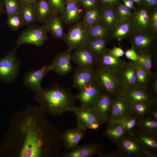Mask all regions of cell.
Segmentation results:
<instances>
[{
	"label": "cell",
	"instance_id": "1",
	"mask_svg": "<svg viewBox=\"0 0 157 157\" xmlns=\"http://www.w3.org/2000/svg\"><path fill=\"white\" fill-rule=\"evenodd\" d=\"M38 105H29L13 115L6 144L11 157H56L62 144V134L49 122Z\"/></svg>",
	"mask_w": 157,
	"mask_h": 157
},
{
	"label": "cell",
	"instance_id": "2",
	"mask_svg": "<svg viewBox=\"0 0 157 157\" xmlns=\"http://www.w3.org/2000/svg\"><path fill=\"white\" fill-rule=\"evenodd\" d=\"M34 100L45 114L54 116L65 113L74 112L76 106V99L70 90L57 84L43 88L35 93Z\"/></svg>",
	"mask_w": 157,
	"mask_h": 157
},
{
	"label": "cell",
	"instance_id": "3",
	"mask_svg": "<svg viewBox=\"0 0 157 157\" xmlns=\"http://www.w3.org/2000/svg\"><path fill=\"white\" fill-rule=\"evenodd\" d=\"M17 49L14 47L5 56L0 59V81L10 83L18 76L21 62L16 55Z\"/></svg>",
	"mask_w": 157,
	"mask_h": 157
},
{
	"label": "cell",
	"instance_id": "4",
	"mask_svg": "<svg viewBox=\"0 0 157 157\" xmlns=\"http://www.w3.org/2000/svg\"><path fill=\"white\" fill-rule=\"evenodd\" d=\"M89 28L83 22H77L69 29L63 38L72 51L86 46L90 41L88 34Z\"/></svg>",
	"mask_w": 157,
	"mask_h": 157
},
{
	"label": "cell",
	"instance_id": "5",
	"mask_svg": "<svg viewBox=\"0 0 157 157\" xmlns=\"http://www.w3.org/2000/svg\"><path fill=\"white\" fill-rule=\"evenodd\" d=\"M118 74L98 68L95 70V81L102 89L116 94L125 87Z\"/></svg>",
	"mask_w": 157,
	"mask_h": 157
},
{
	"label": "cell",
	"instance_id": "6",
	"mask_svg": "<svg viewBox=\"0 0 157 157\" xmlns=\"http://www.w3.org/2000/svg\"><path fill=\"white\" fill-rule=\"evenodd\" d=\"M47 32V27L44 24L29 26L18 37L16 41V47L17 48L21 45L26 44L41 46L48 39Z\"/></svg>",
	"mask_w": 157,
	"mask_h": 157
},
{
	"label": "cell",
	"instance_id": "7",
	"mask_svg": "<svg viewBox=\"0 0 157 157\" xmlns=\"http://www.w3.org/2000/svg\"><path fill=\"white\" fill-rule=\"evenodd\" d=\"M73 112L76 115L78 126L86 130H95L101 124L92 106L76 107Z\"/></svg>",
	"mask_w": 157,
	"mask_h": 157
},
{
	"label": "cell",
	"instance_id": "8",
	"mask_svg": "<svg viewBox=\"0 0 157 157\" xmlns=\"http://www.w3.org/2000/svg\"><path fill=\"white\" fill-rule=\"evenodd\" d=\"M102 89L96 81L87 85L75 95L81 106H92L103 93Z\"/></svg>",
	"mask_w": 157,
	"mask_h": 157
},
{
	"label": "cell",
	"instance_id": "9",
	"mask_svg": "<svg viewBox=\"0 0 157 157\" xmlns=\"http://www.w3.org/2000/svg\"><path fill=\"white\" fill-rule=\"evenodd\" d=\"M51 70L49 65L46 64L38 69L27 72L24 74L23 84L32 91L36 93L42 89V81Z\"/></svg>",
	"mask_w": 157,
	"mask_h": 157
},
{
	"label": "cell",
	"instance_id": "10",
	"mask_svg": "<svg viewBox=\"0 0 157 157\" xmlns=\"http://www.w3.org/2000/svg\"><path fill=\"white\" fill-rule=\"evenodd\" d=\"M125 62L113 56L110 50L106 49L100 56L97 57L98 68L118 74L120 72Z\"/></svg>",
	"mask_w": 157,
	"mask_h": 157
},
{
	"label": "cell",
	"instance_id": "11",
	"mask_svg": "<svg viewBox=\"0 0 157 157\" xmlns=\"http://www.w3.org/2000/svg\"><path fill=\"white\" fill-rule=\"evenodd\" d=\"M71 50H67L58 53L49 65L51 70H53L58 74L64 76L72 72L73 67L71 63Z\"/></svg>",
	"mask_w": 157,
	"mask_h": 157
},
{
	"label": "cell",
	"instance_id": "12",
	"mask_svg": "<svg viewBox=\"0 0 157 157\" xmlns=\"http://www.w3.org/2000/svg\"><path fill=\"white\" fill-rule=\"evenodd\" d=\"M149 9L142 6L134 10L132 18L134 30L146 32L150 29L152 14Z\"/></svg>",
	"mask_w": 157,
	"mask_h": 157
},
{
	"label": "cell",
	"instance_id": "13",
	"mask_svg": "<svg viewBox=\"0 0 157 157\" xmlns=\"http://www.w3.org/2000/svg\"><path fill=\"white\" fill-rule=\"evenodd\" d=\"M73 87L80 90L95 81V70L92 68L77 67L73 77Z\"/></svg>",
	"mask_w": 157,
	"mask_h": 157
},
{
	"label": "cell",
	"instance_id": "14",
	"mask_svg": "<svg viewBox=\"0 0 157 157\" xmlns=\"http://www.w3.org/2000/svg\"><path fill=\"white\" fill-rule=\"evenodd\" d=\"M113 101L109 93H103L92 106L101 124L106 121L110 115Z\"/></svg>",
	"mask_w": 157,
	"mask_h": 157
},
{
	"label": "cell",
	"instance_id": "15",
	"mask_svg": "<svg viewBox=\"0 0 157 157\" xmlns=\"http://www.w3.org/2000/svg\"><path fill=\"white\" fill-rule=\"evenodd\" d=\"M97 57L86 46L76 49L72 55V59L77 67L92 68L96 63Z\"/></svg>",
	"mask_w": 157,
	"mask_h": 157
},
{
	"label": "cell",
	"instance_id": "16",
	"mask_svg": "<svg viewBox=\"0 0 157 157\" xmlns=\"http://www.w3.org/2000/svg\"><path fill=\"white\" fill-rule=\"evenodd\" d=\"M87 130L77 126L66 131L62 134V145L66 149H72L78 146Z\"/></svg>",
	"mask_w": 157,
	"mask_h": 157
},
{
	"label": "cell",
	"instance_id": "17",
	"mask_svg": "<svg viewBox=\"0 0 157 157\" xmlns=\"http://www.w3.org/2000/svg\"><path fill=\"white\" fill-rule=\"evenodd\" d=\"M83 11V8L79 2H72L65 4L61 15L62 21L65 23L70 24L78 22Z\"/></svg>",
	"mask_w": 157,
	"mask_h": 157
},
{
	"label": "cell",
	"instance_id": "18",
	"mask_svg": "<svg viewBox=\"0 0 157 157\" xmlns=\"http://www.w3.org/2000/svg\"><path fill=\"white\" fill-rule=\"evenodd\" d=\"M129 104L124 97H118L113 101L110 115L112 121L119 120L128 116Z\"/></svg>",
	"mask_w": 157,
	"mask_h": 157
},
{
	"label": "cell",
	"instance_id": "19",
	"mask_svg": "<svg viewBox=\"0 0 157 157\" xmlns=\"http://www.w3.org/2000/svg\"><path fill=\"white\" fill-rule=\"evenodd\" d=\"M125 88L124 97L129 104L133 105L139 102H149V99L147 93L138 85Z\"/></svg>",
	"mask_w": 157,
	"mask_h": 157
},
{
	"label": "cell",
	"instance_id": "20",
	"mask_svg": "<svg viewBox=\"0 0 157 157\" xmlns=\"http://www.w3.org/2000/svg\"><path fill=\"white\" fill-rule=\"evenodd\" d=\"M134 30L132 19L118 22L111 30V36L121 41L130 35Z\"/></svg>",
	"mask_w": 157,
	"mask_h": 157
},
{
	"label": "cell",
	"instance_id": "21",
	"mask_svg": "<svg viewBox=\"0 0 157 157\" xmlns=\"http://www.w3.org/2000/svg\"><path fill=\"white\" fill-rule=\"evenodd\" d=\"M99 146L95 144H85L77 146L69 152L62 154V157H90L97 153Z\"/></svg>",
	"mask_w": 157,
	"mask_h": 157
},
{
	"label": "cell",
	"instance_id": "22",
	"mask_svg": "<svg viewBox=\"0 0 157 157\" xmlns=\"http://www.w3.org/2000/svg\"><path fill=\"white\" fill-rule=\"evenodd\" d=\"M35 7L37 21L43 24L54 13L47 0H37Z\"/></svg>",
	"mask_w": 157,
	"mask_h": 157
},
{
	"label": "cell",
	"instance_id": "23",
	"mask_svg": "<svg viewBox=\"0 0 157 157\" xmlns=\"http://www.w3.org/2000/svg\"><path fill=\"white\" fill-rule=\"evenodd\" d=\"M152 42V37L146 32H138L133 35L131 39L132 47L140 51H146Z\"/></svg>",
	"mask_w": 157,
	"mask_h": 157
},
{
	"label": "cell",
	"instance_id": "24",
	"mask_svg": "<svg viewBox=\"0 0 157 157\" xmlns=\"http://www.w3.org/2000/svg\"><path fill=\"white\" fill-rule=\"evenodd\" d=\"M57 14L54 13L45 25L49 32L55 38L60 39L64 38L62 20Z\"/></svg>",
	"mask_w": 157,
	"mask_h": 157
},
{
	"label": "cell",
	"instance_id": "25",
	"mask_svg": "<svg viewBox=\"0 0 157 157\" xmlns=\"http://www.w3.org/2000/svg\"><path fill=\"white\" fill-rule=\"evenodd\" d=\"M121 78L126 87L138 85L135 72L132 62L125 63L120 72Z\"/></svg>",
	"mask_w": 157,
	"mask_h": 157
},
{
	"label": "cell",
	"instance_id": "26",
	"mask_svg": "<svg viewBox=\"0 0 157 157\" xmlns=\"http://www.w3.org/2000/svg\"><path fill=\"white\" fill-rule=\"evenodd\" d=\"M100 12L101 23L111 31L118 22L114 7H102Z\"/></svg>",
	"mask_w": 157,
	"mask_h": 157
},
{
	"label": "cell",
	"instance_id": "27",
	"mask_svg": "<svg viewBox=\"0 0 157 157\" xmlns=\"http://www.w3.org/2000/svg\"><path fill=\"white\" fill-rule=\"evenodd\" d=\"M35 4H21L20 14L25 25L31 26L37 22Z\"/></svg>",
	"mask_w": 157,
	"mask_h": 157
},
{
	"label": "cell",
	"instance_id": "28",
	"mask_svg": "<svg viewBox=\"0 0 157 157\" xmlns=\"http://www.w3.org/2000/svg\"><path fill=\"white\" fill-rule=\"evenodd\" d=\"M108 40L107 38L90 40L86 47L97 57L106 50Z\"/></svg>",
	"mask_w": 157,
	"mask_h": 157
},
{
	"label": "cell",
	"instance_id": "29",
	"mask_svg": "<svg viewBox=\"0 0 157 157\" xmlns=\"http://www.w3.org/2000/svg\"><path fill=\"white\" fill-rule=\"evenodd\" d=\"M109 30L100 22L89 28L88 34L90 40L107 37Z\"/></svg>",
	"mask_w": 157,
	"mask_h": 157
},
{
	"label": "cell",
	"instance_id": "30",
	"mask_svg": "<svg viewBox=\"0 0 157 157\" xmlns=\"http://www.w3.org/2000/svg\"><path fill=\"white\" fill-rule=\"evenodd\" d=\"M138 58L136 62L147 72L151 74L152 62L150 54L146 51H140L138 54Z\"/></svg>",
	"mask_w": 157,
	"mask_h": 157
},
{
	"label": "cell",
	"instance_id": "31",
	"mask_svg": "<svg viewBox=\"0 0 157 157\" xmlns=\"http://www.w3.org/2000/svg\"><path fill=\"white\" fill-rule=\"evenodd\" d=\"M118 22L132 19L133 13L131 10L124 4L119 2L114 7Z\"/></svg>",
	"mask_w": 157,
	"mask_h": 157
},
{
	"label": "cell",
	"instance_id": "32",
	"mask_svg": "<svg viewBox=\"0 0 157 157\" xmlns=\"http://www.w3.org/2000/svg\"><path fill=\"white\" fill-rule=\"evenodd\" d=\"M132 62L135 72L138 85L142 87L144 86L148 82L149 75L136 62Z\"/></svg>",
	"mask_w": 157,
	"mask_h": 157
},
{
	"label": "cell",
	"instance_id": "33",
	"mask_svg": "<svg viewBox=\"0 0 157 157\" xmlns=\"http://www.w3.org/2000/svg\"><path fill=\"white\" fill-rule=\"evenodd\" d=\"M6 24L13 31H16L25 26L24 21L20 13L7 16Z\"/></svg>",
	"mask_w": 157,
	"mask_h": 157
},
{
	"label": "cell",
	"instance_id": "34",
	"mask_svg": "<svg viewBox=\"0 0 157 157\" xmlns=\"http://www.w3.org/2000/svg\"><path fill=\"white\" fill-rule=\"evenodd\" d=\"M3 1L7 16L20 13L21 3L18 0H3Z\"/></svg>",
	"mask_w": 157,
	"mask_h": 157
},
{
	"label": "cell",
	"instance_id": "35",
	"mask_svg": "<svg viewBox=\"0 0 157 157\" xmlns=\"http://www.w3.org/2000/svg\"><path fill=\"white\" fill-rule=\"evenodd\" d=\"M107 128L106 133L108 136L114 140L121 137L124 134V130L120 124L114 123Z\"/></svg>",
	"mask_w": 157,
	"mask_h": 157
},
{
	"label": "cell",
	"instance_id": "36",
	"mask_svg": "<svg viewBox=\"0 0 157 157\" xmlns=\"http://www.w3.org/2000/svg\"><path fill=\"white\" fill-rule=\"evenodd\" d=\"M112 123L121 125L125 130H129L132 129L136 124V119L134 117L127 116L119 120L112 121Z\"/></svg>",
	"mask_w": 157,
	"mask_h": 157
},
{
	"label": "cell",
	"instance_id": "37",
	"mask_svg": "<svg viewBox=\"0 0 157 157\" xmlns=\"http://www.w3.org/2000/svg\"><path fill=\"white\" fill-rule=\"evenodd\" d=\"M122 145L124 149L128 153H135L139 150V147L138 144L130 139H124L122 141Z\"/></svg>",
	"mask_w": 157,
	"mask_h": 157
},
{
	"label": "cell",
	"instance_id": "38",
	"mask_svg": "<svg viewBox=\"0 0 157 157\" xmlns=\"http://www.w3.org/2000/svg\"><path fill=\"white\" fill-rule=\"evenodd\" d=\"M53 13L61 14L65 6V0H47Z\"/></svg>",
	"mask_w": 157,
	"mask_h": 157
},
{
	"label": "cell",
	"instance_id": "39",
	"mask_svg": "<svg viewBox=\"0 0 157 157\" xmlns=\"http://www.w3.org/2000/svg\"><path fill=\"white\" fill-rule=\"evenodd\" d=\"M78 2L85 10L97 8L98 3L97 0H79Z\"/></svg>",
	"mask_w": 157,
	"mask_h": 157
},
{
	"label": "cell",
	"instance_id": "40",
	"mask_svg": "<svg viewBox=\"0 0 157 157\" xmlns=\"http://www.w3.org/2000/svg\"><path fill=\"white\" fill-rule=\"evenodd\" d=\"M147 103L139 102L134 104L133 106L135 111L137 114L142 115L147 111Z\"/></svg>",
	"mask_w": 157,
	"mask_h": 157
},
{
	"label": "cell",
	"instance_id": "41",
	"mask_svg": "<svg viewBox=\"0 0 157 157\" xmlns=\"http://www.w3.org/2000/svg\"><path fill=\"white\" fill-rule=\"evenodd\" d=\"M101 15L100 10H99L97 8L92 9L85 10L83 19L99 16Z\"/></svg>",
	"mask_w": 157,
	"mask_h": 157
},
{
	"label": "cell",
	"instance_id": "42",
	"mask_svg": "<svg viewBox=\"0 0 157 157\" xmlns=\"http://www.w3.org/2000/svg\"><path fill=\"white\" fill-rule=\"evenodd\" d=\"M124 54L126 58L132 62H135L137 61L138 55L133 47L127 50L124 52Z\"/></svg>",
	"mask_w": 157,
	"mask_h": 157
},
{
	"label": "cell",
	"instance_id": "43",
	"mask_svg": "<svg viewBox=\"0 0 157 157\" xmlns=\"http://www.w3.org/2000/svg\"><path fill=\"white\" fill-rule=\"evenodd\" d=\"M140 139L147 146L154 148L157 147L156 142L151 137L146 136H142L140 137Z\"/></svg>",
	"mask_w": 157,
	"mask_h": 157
},
{
	"label": "cell",
	"instance_id": "44",
	"mask_svg": "<svg viewBox=\"0 0 157 157\" xmlns=\"http://www.w3.org/2000/svg\"><path fill=\"white\" fill-rule=\"evenodd\" d=\"M102 7H114L119 2L120 0H97Z\"/></svg>",
	"mask_w": 157,
	"mask_h": 157
},
{
	"label": "cell",
	"instance_id": "45",
	"mask_svg": "<svg viewBox=\"0 0 157 157\" xmlns=\"http://www.w3.org/2000/svg\"><path fill=\"white\" fill-rule=\"evenodd\" d=\"M150 29L154 33H156L157 32V10L155 9L152 13Z\"/></svg>",
	"mask_w": 157,
	"mask_h": 157
},
{
	"label": "cell",
	"instance_id": "46",
	"mask_svg": "<svg viewBox=\"0 0 157 157\" xmlns=\"http://www.w3.org/2000/svg\"><path fill=\"white\" fill-rule=\"evenodd\" d=\"M143 126L144 128L148 130L156 129L157 128V122L156 121L147 120L143 122Z\"/></svg>",
	"mask_w": 157,
	"mask_h": 157
},
{
	"label": "cell",
	"instance_id": "47",
	"mask_svg": "<svg viewBox=\"0 0 157 157\" xmlns=\"http://www.w3.org/2000/svg\"><path fill=\"white\" fill-rule=\"evenodd\" d=\"M142 5L149 9H156L157 0H142Z\"/></svg>",
	"mask_w": 157,
	"mask_h": 157
},
{
	"label": "cell",
	"instance_id": "48",
	"mask_svg": "<svg viewBox=\"0 0 157 157\" xmlns=\"http://www.w3.org/2000/svg\"><path fill=\"white\" fill-rule=\"evenodd\" d=\"M110 52L114 56L119 58L124 54V51L120 47L115 46L111 49L109 50Z\"/></svg>",
	"mask_w": 157,
	"mask_h": 157
},
{
	"label": "cell",
	"instance_id": "49",
	"mask_svg": "<svg viewBox=\"0 0 157 157\" xmlns=\"http://www.w3.org/2000/svg\"><path fill=\"white\" fill-rule=\"evenodd\" d=\"M123 4L127 8L131 10L135 9L134 3L132 0H121Z\"/></svg>",
	"mask_w": 157,
	"mask_h": 157
},
{
	"label": "cell",
	"instance_id": "50",
	"mask_svg": "<svg viewBox=\"0 0 157 157\" xmlns=\"http://www.w3.org/2000/svg\"><path fill=\"white\" fill-rule=\"evenodd\" d=\"M21 4L35 3L37 0H18Z\"/></svg>",
	"mask_w": 157,
	"mask_h": 157
},
{
	"label": "cell",
	"instance_id": "51",
	"mask_svg": "<svg viewBox=\"0 0 157 157\" xmlns=\"http://www.w3.org/2000/svg\"><path fill=\"white\" fill-rule=\"evenodd\" d=\"M4 9L3 0H0V16L1 13L3 12Z\"/></svg>",
	"mask_w": 157,
	"mask_h": 157
},
{
	"label": "cell",
	"instance_id": "52",
	"mask_svg": "<svg viewBox=\"0 0 157 157\" xmlns=\"http://www.w3.org/2000/svg\"><path fill=\"white\" fill-rule=\"evenodd\" d=\"M153 88L155 92H157V78L155 79L153 83Z\"/></svg>",
	"mask_w": 157,
	"mask_h": 157
},
{
	"label": "cell",
	"instance_id": "53",
	"mask_svg": "<svg viewBox=\"0 0 157 157\" xmlns=\"http://www.w3.org/2000/svg\"><path fill=\"white\" fill-rule=\"evenodd\" d=\"M134 3L141 6L142 5V0H132Z\"/></svg>",
	"mask_w": 157,
	"mask_h": 157
},
{
	"label": "cell",
	"instance_id": "54",
	"mask_svg": "<svg viewBox=\"0 0 157 157\" xmlns=\"http://www.w3.org/2000/svg\"><path fill=\"white\" fill-rule=\"evenodd\" d=\"M79 0H65V4L67 3L72 2H79Z\"/></svg>",
	"mask_w": 157,
	"mask_h": 157
},
{
	"label": "cell",
	"instance_id": "55",
	"mask_svg": "<svg viewBox=\"0 0 157 157\" xmlns=\"http://www.w3.org/2000/svg\"><path fill=\"white\" fill-rule=\"evenodd\" d=\"M153 117L154 118L156 119H157V111L155 112L153 115Z\"/></svg>",
	"mask_w": 157,
	"mask_h": 157
}]
</instances>
